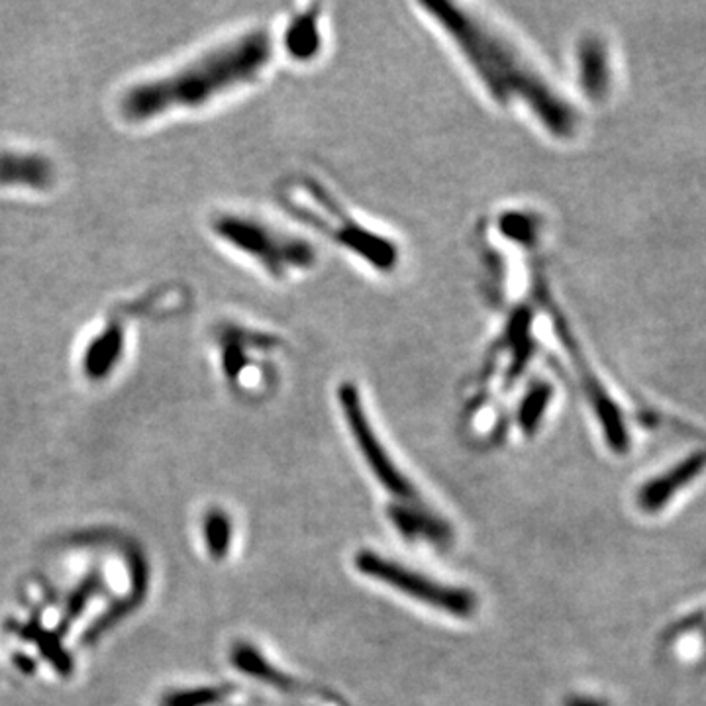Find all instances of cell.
<instances>
[{
    "mask_svg": "<svg viewBox=\"0 0 706 706\" xmlns=\"http://www.w3.org/2000/svg\"><path fill=\"white\" fill-rule=\"evenodd\" d=\"M422 9L452 39L491 99L506 106L521 104L554 138L567 140L576 136V106L561 96L509 34L459 4L436 2Z\"/></svg>",
    "mask_w": 706,
    "mask_h": 706,
    "instance_id": "obj_1",
    "label": "cell"
},
{
    "mask_svg": "<svg viewBox=\"0 0 706 706\" xmlns=\"http://www.w3.org/2000/svg\"><path fill=\"white\" fill-rule=\"evenodd\" d=\"M273 42L265 30L246 32L214 47L175 73L134 84L121 101L128 121L144 122L176 109H196L258 79L270 66Z\"/></svg>",
    "mask_w": 706,
    "mask_h": 706,
    "instance_id": "obj_2",
    "label": "cell"
},
{
    "mask_svg": "<svg viewBox=\"0 0 706 706\" xmlns=\"http://www.w3.org/2000/svg\"><path fill=\"white\" fill-rule=\"evenodd\" d=\"M213 230L223 242L258 261L273 277H287L315 265L317 251L305 238L242 214H220Z\"/></svg>",
    "mask_w": 706,
    "mask_h": 706,
    "instance_id": "obj_3",
    "label": "cell"
},
{
    "mask_svg": "<svg viewBox=\"0 0 706 706\" xmlns=\"http://www.w3.org/2000/svg\"><path fill=\"white\" fill-rule=\"evenodd\" d=\"M291 208L298 216L307 218L305 223L317 226L320 232L328 234V238L363 258L375 270H395L399 260L397 246L383 238L382 234L372 232L363 228L362 224L355 223V218L334 203L332 196L326 195L320 186L298 183L291 196Z\"/></svg>",
    "mask_w": 706,
    "mask_h": 706,
    "instance_id": "obj_4",
    "label": "cell"
},
{
    "mask_svg": "<svg viewBox=\"0 0 706 706\" xmlns=\"http://www.w3.org/2000/svg\"><path fill=\"white\" fill-rule=\"evenodd\" d=\"M355 567L363 576L382 581L385 585L397 589L402 595L410 596V599L428 604L437 611H444L452 616H457V618H469V616H474L475 608H477V599L471 591L462 589V587L437 583L434 579L422 576L419 571H412L399 561L383 558L375 551H367V549L360 551L355 556Z\"/></svg>",
    "mask_w": 706,
    "mask_h": 706,
    "instance_id": "obj_5",
    "label": "cell"
},
{
    "mask_svg": "<svg viewBox=\"0 0 706 706\" xmlns=\"http://www.w3.org/2000/svg\"><path fill=\"white\" fill-rule=\"evenodd\" d=\"M338 402L344 414L348 428L352 432L355 446L360 447L365 464L369 465L375 479L399 499H412L414 487L405 475L400 474L397 464L390 459L389 452L385 449L382 440L377 436L372 420L365 412V405L360 397V390L352 383H344L338 389Z\"/></svg>",
    "mask_w": 706,
    "mask_h": 706,
    "instance_id": "obj_6",
    "label": "cell"
},
{
    "mask_svg": "<svg viewBox=\"0 0 706 706\" xmlns=\"http://www.w3.org/2000/svg\"><path fill=\"white\" fill-rule=\"evenodd\" d=\"M558 334L563 342V348L573 360L577 373L581 385L585 389L587 400L591 405V409L596 414V419L601 422L603 428L604 437L608 447L616 452V454H624L630 447V434L626 430V422H624L623 410L616 405V400L608 395V390L604 389L603 383L599 382L595 372L591 369L589 360L585 357L583 350L577 345L576 335L569 332L567 322L558 318Z\"/></svg>",
    "mask_w": 706,
    "mask_h": 706,
    "instance_id": "obj_7",
    "label": "cell"
},
{
    "mask_svg": "<svg viewBox=\"0 0 706 706\" xmlns=\"http://www.w3.org/2000/svg\"><path fill=\"white\" fill-rule=\"evenodd\" d=\"M56 179L54 163L32 151H14L4 149L0 151V185L2 186H26L44 191L52 186Z\"/></svg>",
    "mask_w": 706,
    "mask_h": 706,
    "instance_id": "obj_8",
    "label": "cell"
},
{
    "mask_svg": "<svg viewBox=\"0 0 706 706\" xmlns=\"http://www.w3.org/2000/svg\"><path fill=\"white\" fill-rule=\"evenodd\" d=\"M706 467V452H695L685 457L681 464L675 465L668 474L651 479L650 483L644 485L638 493V504L641 511L658 512L663 509L671 497L681 491L685 485L697 479L701 471Z\"/></svg>",
    "mask_w": 706,
    "mask_h": 706,
    "instance_id": "obj_9",
    "label": "cell"
},
{
    "mask_svg": "<svg viewBox=\"0 0 706 706\" xmlns=\"http://www.w3.org/2000/svg\"><path fill=\"white\" fill-rule=\"evenodd\" d=\"M389 519L407 539H426L440 546L452 539V528L446 521L412 502H397L389 506Z\"/></svg>",
    "mask_w": 706,
    "mask_h": 706,
    "instance_id": "obj_10",
    "label": "cell"
},
{
    "mask_svg": "<svg viewBox=\"0 0 706 706\" xmlns=\"http://www.w3.org/2000/svg\"><path fill=\"white\" fill-rule=\"evenodd\" d=\"M124 355V330L118 324H109L101 334L94 335L83 353V372L91 382H104Z\"/></svg>",
    "mask_w": 706,
    "mask_h": 706,
    "instance_id": "obj_11",
    "label": "cell"
},
{
    "mask_svg": "<svg viewBox=\"0 0 706 706\" xmlns=\"http://www.w3.org/2000/svg\"><path fill=\"white\" fill-rule=\"evenodd\" d=\"M577 66H579V81L583 84L587 96L593 101L606 99L611 89V66H608V54L603 42L596 37L585 39L579 47Z\"/></svg>",
    "mask_w": 706,
    "mask_h": 706,
    "instance_id": "obj_12",
    "label": "cell"
},
{
    "mask_svg": "<svg viewBox=\"0 0 706 706\" xmlns=\"http://www.w3.org/2000/svg\"><path fill=\"white\" fill-rule=\"evenodd\" d=\"M230 660H232V665L236 670H240L246 675L258 679V681H263L271 687L281 688L285 693H300V688H303L298 681L288 677L287 673H281L277 668H273L270 661L265 660L260 651L255 650L250 644H243L242 641V644L234 646Z\"/></svg>",
    "mask_w": 706,
    "mask_h": 706,
    "instance_id": "obj_13",
    "label": "cell"
},
{
    "mask_svg": "<svg viewBox=\"0 0 706 706\" xmlns=\"http://www.w3.org/2000/svg\"><path fill=\"white\" fill-rule=\"evenodd\" d=\"M288 54L295 59L312 57L320 47V29H318L317 14H300L287 30Z\"/></svg>",
    "mask_w": 706,
    "mask_h": 706,
    "instance_id": "obj_14",
    "label": "cell"
},
{
    "mask_svg": "<svg viewBox=\"0 0 706 706\" xmlns=\"http://www.w3.org/2000/svg\"><path fill=\"white\" fill-rule=\"evenodd\" d=\"M203 530H205L208 554L214 559L226 558L228 551H230V544H232V522H230V516L220 511V509H213L205 516Z\"/></svg>",
    "mask_w": 706,
    "mask_h": 706,
    "instance_id": "obj_15",
    "label": "cell"
},
{
    "mask_svg": "<svg viewBox=\"0 0 706 706\" xmlns=\"http://www.w3.org/2000/svg\"><path fill=\"white\" fill-rule=\"evenodd\" d=\"M549 399H551V387L536 385L522 400L521 410H519V424L526 434H534L538 430L539 420L546 412Z\"/></svg>",
    "mask_w": 706,
    "mask_h": 706,
    "instance_id": "obj_16",
    "label": "cell"
},
{
    "mask_svg": "<svg viewBox=\"0 0 706 706\" xmlns=\"http://www.w3.org/2000/svg\"><path fill=\"white\" fill-rule=\"evenodd\" d=\"M230 693H232L230 685L181 691V693H171V695L163 698V705L161 706H210L220 703Z\"/></svg>",
    "mask_w": 706,
    "mask_h": 706,
    "instance_id": "obj_17",
    "label": "cell"
},
{
    "mask_svg": "<svg viewBox=\"0 0 706 706\" xmlns=\"http://www.w3.org/2000/svg\"><path fill=\"white\" fill-rule=\"evenodd\" d=\"M101 589V577L99 576H91L87 577L84 579L83 585L79 587V591L75 593L73 596H71V601H69V606H67V614H66V620L61 623V626L64 624H69L73 618H77L79 616V613L83 611L84 604H87V601L91 599V596L96 593Z\"/></svg>",
    "mask_w": 706,
    "mask_h": 706,
    "instance_id": "obj_18",
    "label": "cell"
},
{
    "mask_svg": "<svg viewBox=\"0 0 706 706\" xmlns=\"http://www.w3.org/2000/svg\"><path fill=\"white\" fill-rule=\"evenodd\" d=\"M563 706H608V705H606L604 701H601V698L581 697V695H577V697L567 698L566 703H563Z\"/></svg>",
    "mask_w": 706,
    "mask_h": 706,
    "instance_id": "obj_19",
    "label": "cell"
}]
</instances>
